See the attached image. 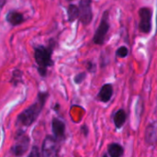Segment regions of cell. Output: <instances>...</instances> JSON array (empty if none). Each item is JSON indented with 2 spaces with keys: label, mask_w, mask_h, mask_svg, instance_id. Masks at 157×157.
I'll list each match as a JSON object with an SVG mask.
<instances>
[{
  "label": "cell",
  "mask_w": 157,
  "mask_h": 157,
  "mask_svg": "<svg viewBox=\"0 0 157 157\" xmlns=\"http://www.w3.org/2000/svg\"><path fill=\"white\" fill-rule=\"evenodd\" d=\"M28 157H40V151L38 149V147L36 146H33L30 153H29V155Z\"/></svg>",
  "instance_id": "2e32d148"
},
{
  "label": "cell",
  "mask_w": 157,
  "mask_h": 157,
  "mask_svg": "<svg viewBox=\"0 0 157 157\" xmlns=\"http://www.w3.org/2000/svg\"><path fill=\"white\" fill-rule=\"evenodd\" d=\"M126 121V113L123 109L118 110L114 115V123L117 128H121Z\"/></svg>",
  "instance_id": "8fae6325"
},
{
  "label": "cell",
  "mask_w": 157,
  "mask_h": 157,
  "mask_svg": "<svg viewBox=\"0 0 157 157\" xmlns=\"http://www.w3.org/2000/svg\"><path fill=\"white\" fill-rule=\"evenodd\" d=\"M108 13H105L103 18H102V21L95 34V37H94V42L97 43V44H102L105 40V37L109 31V22H108Z\"/></svg>",
  "instance_id": "5b68a950"
},
{
  "label": "cell",
  "mask_w": 157,
  "mask_h": 157,
  "mask_svg": "<svg viewBox=\"0 0 157 157\" xmlns=\"http://www.w3.org/2000/svg\"><path fill=\"white\" fill-rule=\"evenodd\" d=\"M5 1H6V0H0V8H1V7L3 6V5L5 4Z\"/></svg>",
  "instance_id": "ac0fdd59"
},
{
  "label": "cell",
  "mask_w": 157,
  "mask_h": 157,
  "mask_svg": "<svg viewBox=\"0 0 157 157\" xmlns=\"http://www.w3.org/2000/svg\"><path fill=\"white\" fill-rule=\"evenodd\" d=\"M109 154L111 157H121L123 155V149L120 144H112L109 146Z\"/></svg>",
  "instance_id": "4fadbf2b"
},
{
  "label": "cell",
  "mask_w": 157,
  "mask_h": 157,
  "mask_svg": "<svg viewBox=\"0 0 157 157\" xmlns=\"http://www.w3.org/2000/svg\"><path fill=\"white\" fill-rule=\"evenodd\" d=\"M59 144L55 137L46 136L42 144V157H58Z\"/></svg>",
  "instance_id": "3957f363"
},
{
  "label": "cell",
  "mask_w": 157,
  "mask_h": 157,
  "mask_svg": "<svg viewBox=\"0 0 157 157\" xmlns=\"http://www.w3.org/2000/svg\"><path fill=\"white\" fill-rule=\"evenodd\" d=\"M140 17V29L144 33H148L151 29V10L147 7L141 8Z\"/></svg>",
  "instance_id": "52a82bcc"
},
{
  "label": "cell",
  "mask_w": 157,
  "mask_h": 157,
  "mask_svg": "<svg viewBox=\"0 0 157 157\" xmlns=\"http://www.w3.org/2000/svg\"><path fill=\"white\" fill-rule=\"evenodd\" d=\"M79 16V9L76 6L71 5L68 7V18L70 21H74Z\"/></svg>",
  "instance_id": "5bb4252c"
},
{
  "label": "cell",
  "mask_w": 157,
  "mask_h": 157,
  "mask_svg": "<svg viewBox=\"0 0 157 157\" xmlns=\"http://www.w3.org/2000/svg\"><path fill=\"white\" fill-rule=\"evenodd\" d=\"M117 55L120 57H126L128 55V49L126 47H121L117 51Z\"/></svg>",
  "instance_id": "9a60e30c"
},
{
  "label": "cell",
  "mask_w": 157,
  "mask_h": 157,
  "mask_svg": "<svg viewBox=\"0 0 157 157\" xmlns=\"http://www.w3.org/2000/svg\"><path fill=\"white\" fill-rule=\"evenodd\" d=\"M146 140L149 144H155L157 141V122L148 126L146 131Z\"/></svg>",
  "instance_id": "30bf717a"
},
{
  "label": "cell",
  "mask_w": 157,
  "mask_h": 157,
  "mask_svg": "<svg viewBox=\"0 0 157 157\" xmlns=\"http://www.w3.org/2000/svg\"><path fill=\"white\" fill-rule=\"evenodd\" d=\"M86 77V74H84V73H82V74H79L76 77H75V82L76 83H80V82H82L83 80H84V78Z\"/></svg>",
  "instance_id": "e0dca14e"
},
{
  "label": "cell",
  "mask_w": 157,
  "mask_h": 157,
  "mask_svg": "<svg viewBox=\"0 0 157 157\" xmlns=\"http://www.w3.org/2000/svg\"><path fill=\"white\" fill-rule=\"evenodd\" d=\"M79 15L81 21L86 25L89 24L92 19V11H91V0H81L80 1V9Z\"/></svg>",
  "instance_id": "8992f818"
},
{
  "label": "cell",
  "mask_w": 157,
  "mask_h": 157,
  "mask_svg": "<svg viewBox=\"0 0 157 157\" xmlns=\"http://www.w3.org/2000/svg\"><path fill=\"white\" fill-rule=\"evenodd\" d=\"M35 60L39 65V72L41 75H46L47 67L52 65V62L51 59V50L40 46L35 50Z\"/></svg>",
  "instance_id": "7a4b0ae2"
},
{
  "label": "cell",
  "mask_w": 157,
  "mask_h": 157,
  "mask_svg": "<svg viewBox=\"0 0 157 157\" xmlns=\"http://www.w3.org/2000/svg\"><path fill=\"white\" fill-rule=\"evenodd\" d=\"M103 157H108V156H107V155H104V156H103Z\"/></svg>",
  "instance_id": "d6986e66"
},
{
  "label": "cell",
  "mask_w": 157,
  "mask_h": 157,
  "mask_svg": "<svg viewBox=\"0 0 157 157\" xmlns=\"http://www.w3.org/2000/svg\"><path fill=\"white\" fill-rule=\"evenodd\" d=\"M112 94H113V88H112V86L111 85H105L102 86V88L100 89L99 91V94H98V98L101 101L103 102H108L111 97H112Z\"/></svg>",
  "instance_id": "9c48e42d"
},
{
  "label": "cell",
  "mask_w": 157,
  "mask_h": 157,
  "mask_svg": "<svg viewBox=\"0 0 157 157\" xmlns=\"http://www.w3.org/2000/svg\"><path fill=\"white\" fill-rule=\"evenodd\" d=\"M47 97V93H40L38 96V101L27 109H25L24 111H22L17 117V121L23 126L31 125L37 120L40 113L41 112Z\"/></svg>",
  "instance_id": "6da1fadb"
},
{
  "label": "cell",
  "mask_w": 157,
  "mask_h": 157,
  "mask_svg": "<svg viewBox=\"0 0 157 157\" xmlns=\"http://www.w3.org/2000/svg\"><path fill=\"white\" fill-rule=\"evenodd\" d=\"M29 139L28 136L24 134L17 135L16 137V143L14 146L12 147V152L16 156H21L23 155L29 149Z\"/></svg>",
  "instance_id": "277c9868"
},
{
  "label": "cell",
  "mask_w": 157,
  "mask_h": 157,
  "mask_svg": "<svg viewBox=\"0 0 157 157\" xmlns=\"http://www.w3.org/2000/svg\"><path fill=\"white\" fill-rule=\"evenodd\" d=\"M6 19L12 25H18L23 22V16L17 12H10L7 14Z\"/></svg>",
  "instance_id": "7c38bea8"
},
{
  "label": "cell",
  "mask_w": 157,
  "mask_h": 157,
  "mask_svg": "<svg viewBox=\"0 0 157 157\" xmlns=\"http://www.w3.org/2000/svg\"><path fill=\"white\" fill-rule=\"evenodd\" d=\"M52 126V132H53L54 137L56 139L63 137L64 131H65V125L62 121H60L58 119H53Z\"/></svg>",
  "instance_id": "ba28073f"
}]
</instances>
